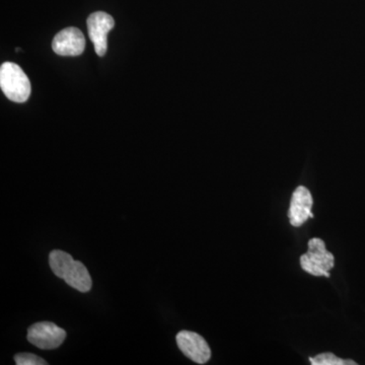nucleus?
<instances>
[{"instance_id": "f257e3e1", "label": "nucleus", "mask_w": 365, "mask_h": 365, "mask_svg": "<svg viewBox=\"0 0 365 365\" xmlns=\"http://www.w3.org/2000/svg\"><path fill=\"white\" fill-rule=\"evenodd\" d=\"M49 264L53 273L66 281L69 287L81 292H90L93 281L81 262L73 260L66 252L54 250L50 253Z\"/></svg>"}, {"instance_id": "f03ea898", "label": "nucleus", "mask_w": 365, "mask_h": 365, "mask_svg": "<svg viewBox=\"0 0 365 365\" xmlns=\"http://www.w3.org/2000/svg\"><path fill=\"white\" fill-rule=\"evenodd\" d=\"M0 88L9 100L25 103L31 96L30 79L18 64L6 62L0 67Z\"/></svg>"}, {"instance_id": "7ed1b4c3", "label": "nucleus", "mask_w": 365, "mask_h": 365, "mask_svg": "<svg viewBox=\"0 0 365 365\" xmlns=\"http://www.w3.org/2000/svg\"><path fill=\"white\" fill-rule=\"evenodd\" d=\"M309 251L300 257L302 270L314 276L330 277L329 271L334 267V256L327 251L325 242L314 237L309 240Z\"/></svg>"}, {"instance_id": "20e7f679", "label": "nucleus", "mask_w": 365, "mask_h": 365, "mask_svg": "<svg viewBox=\"0 0 365 365\" xmlns=\"http://www.w3.org/2000/svg\"><path fill=\"white\" fill-rule=\"evenodd\" d=\"M66 332L52 322H40L28 329V341L43 350H53L63 343Z\"/></svg>"}, {"instance_id": "39448f33", "label": "nucleus", "mask_w": 365, "mask_h": 365, "mask_svg": "<svg viewBox=\"0 0 365 365\" xmlns=\"http://www.w3.org/2000/svg\"><path fill=\"white\" fill-rule=\"evenodd\" d=\"M86 24L88 36L95 46L96 53L100 57L105 56L108 48V34L114 28V19L104 11H97L88 16Z\"/></svg>"}, {"instance_id": "423d86ee", "label": "nucleus", "mask_w": 365, "mask_h": 365, "mask_svg": "<svg viewBox=\"0 0 365 365\" xmlns=\"http://www.w3.org/2000/svg\"><path fill=\"white\" fill-rule=\"evenodd\" d=\"M176 340L179 349L192 361L205 364L210 359V348L205 339L199 334L191 331H181L178 333Z\"/></svg>"}, {"instance_id": "0eeeda50", "label": "nucleus", "mask_w": 365, "mask_h": 365, "mask_svg": "<svg viewBox=\"0 0 365 365\" xmlns=\"http://www.w3.org/2000/svg\"><path fill=\"white\" fill-rule=\"evenodd\" d=\"M86 48V39L78 28L69 26L55 36L52 42L53 51L60 56H78Z\"/></svg>"}, {"instance_id": "6e6552de", "label": "nucleus", "mask_w": 365, "mask_h": 365, "mask_svg": "<svg viewBox=\"0 0 365 365\" xmlns=\"http://www.w3.org/2000/svg\"><path fill=\"white\" fill-rule=\"evenodd\" d=\"M313 197L309 189L304 186L297 187L292 194V202H290L288 217L290 223L294 227H300L309 220L314 217L312 208H313Z\"/></svg>"}, {"instance_id": "1a4fd4ad", "label": "nucleus", "mask_w": 365, "mask_h": 365, "mask_svg": "<svg viewBox=\"0 0 365 365\" xmlns=\"http://www.w3.org/2000/svg\"><path fill=\"white\" fill-rule=\"evenodd\" d=\"M309 361L313 365H356V362L353 360L341 359L333 353H322L311 357Z\"/></svg>"}, {"instance_id": "9d476101", "label": "nucleus", "mask_w": 365, "mask_h": 365, "mask_svg": "<svg viewBox=\"0 0 365 365\" xmlns=\"http://www.w3.org/2000/svg\"><path fill=\"white\" fill-rule=\"evenodd\" d=\"M14 361L18 365H47L46 360L32 353H19L14 355Z\"/></svg>"}]
</instances>
